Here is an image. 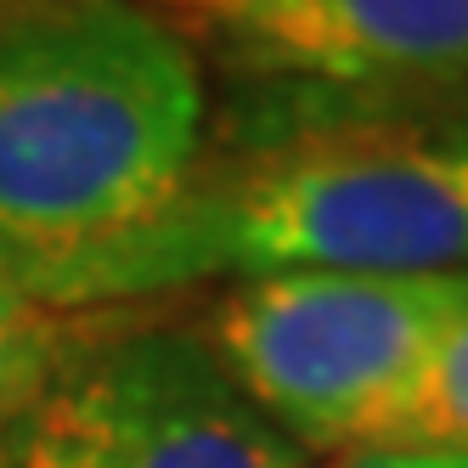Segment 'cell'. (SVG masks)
<instances>
[{
    "label": "cell",
    "mask_w": 468,
    "mask_h": 468,
    "mask_svg": "<svg viewBox=\"0 0 468 468\" xmlns=\"http://www.w3.org/2000/svg\"><path fill=\"white\" fill-rule=\"evenodd\" d=\"M468 271V113L327 108L197 164L136 238L12 271L46 311L119 305L204 277Z\"/></svg>",
    "instance_id": "1"
},
{
    "label": "cell",
    "mask_w": 468,
    "mask_h": 468,
    "mask_svg": "<svg viewBox=\"0 0 468 468\" xmlns=\"http://www.w3.org/2000/svg\"><path fill=\"white\" fill-rule=\"evenodd\" d=\"M204 164L192 46L130 0L0 6V260L136 238Z\"/></svg>",
    "instance_id": "2"
},
{
    "label": "cell",
    "mask_w": 468,
    "mask_h": 468,
    "mask_svg": "<svg viewBox=\"0 0 468 468\" xmlns=\"http://www.w3.org/2000/svg\"><path fill=\"white\" fill-rule=\"evenodd\" d=\"M468 316V271L260 277L209 311L204 345L299 452L378 446L429 356Z\"/></svg>",
    "instance_id": "3"
},
{
    "label": "cell",
    "mask_w": 468,
    "mask_h": 468,
    "mask_svg": "<svg viewBox=\"0 0 468 468\" xmlns=\"http://www.w3.org/2000/svg\"><path fill=\"white\" fill-rule=\"evenodd\" d=\"M6 468H305L226 378L204 333L69 327Z\"/></svg>",
    "instance_id": "4"
},
{
    "label": "cell",
    "mask_w": 468,
    "mask_h": 468,
    "mask_svg": "<svg viewBox=\"0 0 468 468\" xmlns=\"http://www.w3.org/2000/svg\"><path fill=\"white\" fill-rule=\"evenodd\" d=\"M231 57L327 108L468 113V0H249Z\"/></svg>",
    "instance_id": "5"
},
{
    "label": "cell",
    "mask_w": 468,
    "mask_h": 468,
    "mask_svg": "<svg viewBox=\"0 0 468 468\" xmlns=\"http://www.w3.org/2000/svg\"><path fill=\"white\" fill-rule=\"evenodd\" d=\"M62 345H69V322H57V311H46L0 260V468L17 446L23 418L35 412Z\"/></svg>",
    "instance_id": "6"
},
{
    "label": "cell",
    "mask_w": 468,
    "mask_h": 468,
    "mask_svg": "<svg viewBox=\"0 0 468 468\" xmlns=\"http://www.w3.org/2000/svg\"><path fill=\"white\" fill-rule=\"evenodd\" d=\"M378 446H441V452H468V316L441 339L429 356L423 378L412 384L407 407L389 423Z\"/></svg>",
    "instance_id": "7"
},
{
    "label": "cell",
    "mask_w": 468,
    "mask_h": 468,
    "mask_svg": "<svg viewBox=\"0 0 468 468\" xmlns=\"http://www.w3.org/2000/svg\"><path fill=\"white\" fill-rule=\"evenodd\" d=\"M327 468H468V452H441V446H350V452H333Z\"/></svg>",
    "instance_id": "8"
},
{
    "label": "cell",
    "mask_w": 468,
    "mask_h": 468,
    "mask_svg": "<svg viewBox=\"0 0 468 468\" xmlns=\"http://www.w3.org/2000/svg\"><path fill=\"white\" fill-rule=\"evenodd\" d=\"M153 6H176V12H215V17H231V12H243L249 0H153Z\"/></svg>",
    "instance_id": "9"
},
{
    "label": "cell",
    "mask_w": 468,
    "mask_h": 468,
    "mask_svg": "<svg viewBox=\"0 0 468 468\" xmlns=\"http://www.w3.org/2000/svg\"><path fill=\"white\" fill-rule=\"evenodd\" d=\"M0 6H6V0H0Z\"/></svg>",
    "instance_id": "10"
}]
</instances>
